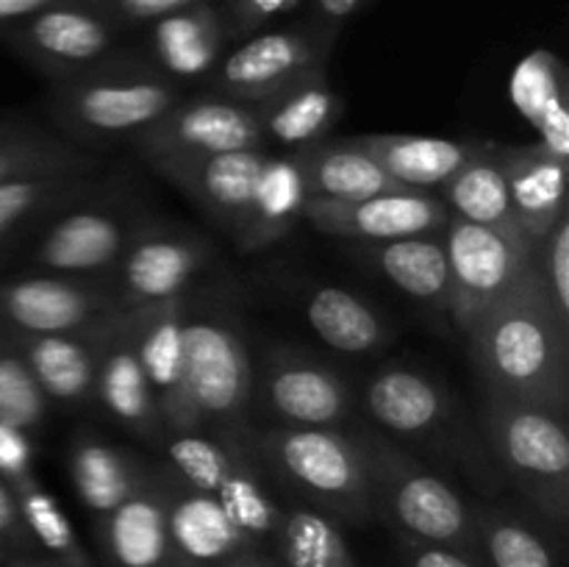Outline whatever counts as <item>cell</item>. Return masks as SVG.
<instances>
[{
    "label": "cell",
    "instance_id": "6da1fadb",
    "mask_svg": "<svg viewBox=\"0 0 569 567\" xmlns=\"http://www.w3.org/2000/svg\"><path fill=\"white\" fill-rule=\"evenodd\" d=\"M461 337L483 392L569 417V320L533 265Z\"/></svg>",
    "mask_w": 569,
    "mask_h": 567
},
{
    "label": "cell",
    "instance_id": "7a4b0ae2",
    "mask_svg": "<svg viewBox=\"0 0 569 567\" xmlns=\"http://www.w3.org/2000/svg\"><path fill=\"white\" fill-rule=\"evenodd\" d=\"M187 94L122 44L89 70L50 83L44 115L64 142L103 156L106 148L131 145Z\"/></svg>",
    "mask_w": 569,
    "mask_h": 567
},
{
    "label": "cell",
    "instance_id": "3957f363",
    "mask_svg": "<svg viewBox=\"0 0 569 567\" xmlns=\"http://www.w3.org/2000/svg\"><path fill=\"white\" fill-rule=\"evenodd\" d=\"M348 431L365 461L376 520L387 523L400 543L453 545L478 554L472 504L448 478L428 470L415 450L361 417Z\"/></svg>",
    "mask_w": 569,
    "mask_h": 567
},
{
    "label": "cell",
    "instance_id": "277c9868",
    "mask_svg": "<svg viewBox=\"0 0 569 567\" xmlns=\"http://www.w3.org/2000/svg\"><path fill=\"white\" fill-rule=\"evenodd\" d=\"M250 445L267 478L339 526L376 520L370 481L348 428H283L250 422Z\"/></svg>",
    "mask_w": 569,
    "mask_h": 567
},
{
    "label": "cell",
    "instance_id": "5b68a950",
    "mask_svg": "<svg viewBox=\"0 0 569 567\" xmlns=\"http://www.w3.org/2000/svg\"><path fill=\"white\" fill-rule=\"evenodd\" d=\"M359 389V417L406 448L456 459L467 476L495 493L492 465L483 459L450 389L431 372L411 365H387L365 378Z\"/></svg>",
    "mask_w": 569,
    "mask_h": 567
},
{
    "label": "cell",
    "instance_id": "8992f818",
    "mask_svg": "<svg viewBox=\"0 0 569 567\" xmlns=\"http://www.w3.org/2000/svg\"><path fill=\"white\" fill-rule=\"evenodd\" d=\"M481 431L495 467L545 523L569 528V434L567 417L542 406L483 392Z\"/></svg>",
    "mask_w": 569,
    "mask_h": 567
},
{
    "label": "cell",
    "instance_id": "52a82bcc",
    "mask_svg": "<svg viewBox=\"0 0 569 567\" xmlns=\"http://www.w3.org/2000/svg\"><path fill=\"white\" fill-rule=\"evenodd\" d=\"M156 459L222 504L259 548L270 545L283 504L272 495V481L250 445V426L242 431L206 426L167 431L156 445Z\"/></svg>",
    "mask_w": 569,
    "mask_h": 567
},
{
    "label": "cell",
    "instance_id": "ba28073f",
    "mask_svg": "<svg viewBox=\"0 0 569 567\" xmlns=\"http://www.w3.org/2000/svg\"><path fill=\"white\" fill-rule=\"evenodd\" d=\"M187 389L198 426L242 431L253 422V370L248 334L222 304L187 298Z\"/></svg>",
    "mask_w": 569,
    "mask_h": 567
},
{
    "label": "cell",
    "instance_id": "9c48e42d",
    "mask_svg": "<svg viewBox=\"0 0 569 567\" xmlns=\"http://www.w3.org/2000/svg\"><path fill=\"white\" fill-rule=\"evenodd\" d=\"M148 211L131 192L100 181L33 237L22 272L109 278Z\"/></svg>",
    "mask_w": 569,
    "mask_h": 567
},
{
    "label": "cell",
    "instance_id": "30bf717a",
    "mask_svg": "<svg viewBox=\"0 0 569 567\" xmlns=\"http://www.w3.org/2000/svg\"><path fill=\"white\" fill-rule=\"evenodd\" d=\"M264 426L350 428L359 420V389L345 372L292 345H270L253 370V415Z\"/></svg>",
    "mask_w": 569,
    "mask_h": 567
},
{
    "label": "cell",
    "instance_id": "8fae6325",
    "mask_svg": "<svg viewBox=\"0 0 569 567\" xmlns=\"http://www.w3.org/2000/svg\"><path fill=\"white\" fill-rule=\"evenodd\" d=\"M333 48L337 39L300 17L233 42L200 89L256 106L309 72L328 70Z\"/></svg>",
    "mask_w": 569,
    "mask_h": 567
},
{
    "label": "cell",
    "instance_id": "7c38bea8",
    "mask_svg": "<svg viewBox=\"0 0 569 567\" xmlns=\"http://www.w3.org/2000/svg\"><path fill=\"white\" fill-rule=\"evenodd\" d=\"M126 37L98 0H61L0 31V42L50 83L94 67Z\"/></svg>",
    "mask_w": 569,
    "mask_h": 567
},
{
    "label": "cell",
    "instance_id": "4fadbf2b",
    "mask_svg": "<svg viewBox=\"0 0 569 567\" xmlns=\"http://www.w3.org/2000/svg\"><path fill=\"white\" fill-rule=\"evenodd\" d=\"M214 259L209 237L200 231L148 217L111 270L109 284L122 309L164 304L192 295L200 272Z\"/></svg>",
    "mask_w": 569,
    "mask_h": 567
},
{
    "label": "cell",
    "instance_id": "5bb4252c",
    "mask_svg": "<svg viewBox=\"0 0 569 567\" xmlns=\"http://www.w3.org/2000/svg\"><path fill=\"white\" fill-rule=\"evenodd\" d=\"M128 148L144 161L198 159L231 150H267L250 103L192 89L159 122L144 128Z\"/></svg>",
    "mask_w": 569,
    "mask_h": 567
},
{
    "label": "cell",
    "instance_id": "9a60e30c",
    "mask_svg": "<svg viewBox=\"0 0 569 567\" xmlns=\"http://www.w3.org/2000/svg\"><path fill=\"white\" fill-rule=\"evenodd\" d=\"M450 272V322L465 334L522 272L531 267V242L450 217L442 231Z\"/></svg>",
    "mask_w": 569,
    "mask_h": 567
},
{
    "label": "cell",
    "instance_id": "2e32d148",
    "mask_svg": "<svg viewBox=\"0 0 569 567\" xmlns=\"http://www.w3.org/2000/svg\"><path fill=\"white\" fill-rule=\"evenodd\" d=\"M120 311L109 278L22 272L0 281V326L14 334L92 331Z\"/></svg>",
    "mask_w": 569,
    "mask_h": 567
},
{
    "label": "cell",
    "instance_id": "e0dca14e",
    "mask_svg": "<svg viewBox=\"0 0 569 567\" xmlns=\"http://www.w3.org/2000/svg\"><path fill=\"white\" fill-rule=\"evenodd\" d=\"M303 220L345 245H376L445 231L450 209L437 192L392 189L359 200L309 198Z\"/></svg>",
    "mask_w": 569,
    "mask_h": 567
},
{
    "label": "cell",
    "instance_id": "ac0fdd59",
    "mask_svg": "<svg viewBox=\"0 0 569 567\" xmlns=\"http://www.w3.org/2000/svg\"><path fill=\"white\" fill-rule=\"evenodd\" d=\"M137 31L142 39L133 42V48L142 53V59L187 92L209 81L214 67L233 44L220 3L167 11Z\"/></svg>",
    "mask_w": 569,
    "mask_h": 567
},
{
    "label": "cell",
    "instance_id": "d6986e66",
    "mask_svg": "<svg viewBox=\"0 0 569 567\" xmlns=\"http://www.w3.org/2000/svg\"><path fill=\"white\" fill-rule=\"evenodd\" d=\"M92 409L150 450H156L167 434L159 404L139 361L128 309L117 315L100 337Z\"/></svg>",
    "mask_w": 569,
    "mask_h": 567
},
{
    "label": "cell",
    "instance_id": "ffe728a7",
    "mask_svg": "<svg viewBox=\"0 0 569 567\" xmlns=\"http://www.w3.org/2000/svg\"><path fill=\"white\" fill-rule=\"evenodd\" d=\"M156 478L176 567H222L244 554L264 550L233 523L222 504L178 478L161 459H156Z\"/></svg>",
    "mask_w": 569,
    "mask_h": 567
},
{
    "label": "cell",
    "instance_id": "44dd1931",
    "mask_svg": "<svg viewBox=\"0 0 569 567\" xmlns=\"http://www.w3.org/2000/svg\"><path fill=\"white\" fill-rule=\"evenodd\" d=\"M270 150H231L198 159L153 161L150 170L178 189L200 215L237 239L248 220L261 165Z\"/></svg>",
    "mask_w": 569,
    "mask_h": 567
},
{
    "label": "cell",
    "instance_id": "7402d4cb",
    "mask_svg": "<svg viewBox=\"0 0 569 567\" xmlns=\"http://www.w3.org/2000/svg\"><path fill=\"white\" fill-rule=\"evenodd\" d=\"M187 298L128 309L139 361L167 431L198 428L187 389V334H183Z\"/></svg>",
    "mask_w": 569,
    "mask_h": 567
},
{
    "label": "cell",
    "instance_id": "603a6c76",
    "mask_svg": "<svg viewBox=\"0 0 569 567\" xmlns=\"http://www.w3.org/2000/svg\"><path fill=\"white\" fill-rule=\"evenodd\" d=\"M103 181V167L31 172L0 183V267L59 211L87 198Z\"/></svg>",
    "mask_w": 569,
    "mask_h": 567
},
{
    "label": "cell",
    "instance_id": "cb8c5ba5",
    "mask_svg": "<svg viewBox=\"0 0 569 567\" xmlns=\"http://www.w3.org/2000/svg\"><path fill=\"white\" fill-rule=\"evenodd\" d=\"M264 148L298 153L331 137L345 115V98L331 87L328 70H317L253 106Z\"/></svg>",
    "mask_w": 569,
    "mask_h": 567
},
{
    "label": "cell",
    "instance_id": "d4e9b609",
    "mask_svg": "<svg viewBox=\"0 0 569 567\" xmlns=\"http://www.w3.org/2000/svg\"><path fill=\"white\" fill-rule=\"evenodd\" d=\"M150 459L111 442L94 426H78L67 442V476L92 520H103L142 484Z\"/></svg>",
    "mask_w": 569,
    "mask_h": 567
},
{
    "label": "cell",
    "instance_id": "484cf974",
    "mask_svg": "<svg viewBox=\"0 0 569 567\" xmlns=\"http://www.w3.org/2000/svg\"><path fill=\"white\" fill-rule=\"evenodd\" d=\"M94 531L111 567H176L156 459H150L142 484L94 523Z\"/></svg>",
    "mask_w": 569,
    "mask_h": 567
},
{
    "label": "cell",
    "instance_id": "4316f807",
    "mask_svg": "<svg viewBox=\"0 0 569 567\" xmlns=\"http://www.w3.org/2000/svg\"><path fill=\"white\" fill-rule=\"evenodd\" d=\"M476 548L487 567H567L565 531L526 504H472Z\"/></svg>",
    "mask_w": 569,
    "mask_h": 567
},
{
    "label": "cell",
    "instance_id": "83f0119b",
    "mask_svg": "<svg viewBox=\"0 0 569 567\" xmlns=\"http://www.w3.org/2000/svg\"><path fill=\"white\" fill-rule=\"evenodd\" d=\"M106 326L78 334L11 331L50 406L67 411L92 409L94 370H98L100 337H103Z\"/></svg>",
    "mask_w": 569,
    "mask_h": 567
},
{
    "label": "cell",
    "instance_id": "f1b7e54d",
    "mask_svg": "<svg viewBox=\"0 0 569 567\" xmlns=\"http://www.w3.org/2000/svg\"><path fill=\"white\" fill-rule=\"evenodd\" d=\"M509 187L511 209L522 237L539 242L561 217H567V159L539 142L495 145Z\"/></svg>",
    "mask_w": 569,
    "mask_h": 567
},
{
    "label": "cell",
    "instance_id": "f546056e",
    "mask_svg": "<svg viewBox=\"0 0 569 567\" xmlns=\"http://www.w3.org/2000/svg\"><path fill=\"white\" fill-rule=\"evenodd\" d=\"M348 250L361 267L378 272L389 287L415 304L439 315L450 311V272L442 231L392 242L348 245Z\"/></svg>",
    "mask_w": 569,
    "mask_h": 567
},
{
    "label": "cell",
    "instance_id": "4dcf8cb0",
    "mask_svg": "<svg viewBox=\"0 0 569 567\" xmlns=\"http://www.w3.org/2000/svg\"><path fill=\"white\" fill-rule=\"evenodd\" d=\"M300 311L311 334L345 356H376L395 339L383 311L359 292L339 284H311L300 289Z\"/></svg>",
    "mask_w": 569,
    "mask_h": 567
},
{
    "label": "cell",
    "instance_id": "1f68e13d",
    "mask_svg": "<svg viewBox=\"0 0 569 567\" xmlns=\"http://www.w3.org/2000/svg\"><path fill=\"white\" fill-rule=\"evenodd\" d=\"M509 98L537 131V142L569 161V78L561 56L550 48L528 50L509 76Z\"/></svg>",
    "mask_w": 569,
    "mask_h": 567
},
{
    "label": "cell",
    "instance_id": "d6a6232c",
    "mask_svg": "<svg viewBox=\"0 0 569 567\" xmlns=\"http://www.w3.org/2000/svg\"><path fill=\"white\" fill-rule=\"evenodd\" d=\"M311 192L295 153H267L250 200L248 220L233 239L242 253H259L281 242L303 222Z\"/></svg>",
    "mask_w": 569,
    "mask_h": 567
},
{
    "label": "cell",
    "instance_id": "836d02e7",
    "mask_svg": "<svg viewBox=\"0 0 569 567\" xmlns=\"http://www.w3.org/2000/svg\"><path fill=\"white\" fill-rule=\"evenodd\" d=\"M392 181L406 189L439 192L467 161L476 139L415 137V133H361L350 137Z\"/></svg>",
    "mask_w": 569,
    "mask_h": 567
},
{
    "label": "cell",
    "instance_id": "e575fe53",
    "mask_svg": "<svg viewBox=\"0 0 569 567\" xmlns=\"http://www.w3.org/2000/svg\"><path fill=\"white\" fill-rule=\"evenodd\" d=\"M437 195L445 200L450 217L456 220L522 237L495 142H476L465 165L439 187Z\"/></svg>",
    "mask_w": 569,
    "mask_h": 567
},
{
    "label": "cell",
    "instance_id": "d590c367",
    "mask_svg": "<svg viewBox=\"0 0 569 567\" xmlns=\"http://www.w3.org/2000/svg\"><path fill=\"white\" fill-rule=\"evenodd\" d=\"M311 198L359 200L372 195L406 189L387 176L350 137H328L311 148L298 150Z\"/></svg>",
    "mask_w": 569,
    "mask_h": 567
},
{
    "label": "cell",
    "instance_id": "8d00e7d4",
    "mask_svg": "<svg viewBox=\"0 0 569 567\" xmlns=\"http://www.w3.org/2000/svg\"><path fill=\"white\" fill-rule=\"evenodd\" d=\"M270 548L278 567H359L342 526L300 500L283 504Z\"/></svg>",
    "mask_w": 569,
    "mask_h": 567
},
{
    "label": "cell",
    "instance_id": "74e56055",
    "mask_svg": "<svg viewBox=\"0 0 569 567\" xmlns=\"http://www.w3.org/2000/svg\"><path fill=\"white\" fill-rule=\"evenodd\" d=\"M103 156L87 153L64 142L56 131L37 126L20 115L0 117V183L31 172L103 167Z\"/></svg>",
    "mask_w": 569,
    "mask_h": 567
},
{
    "label": "cell",
    "instance_id": "f35d334b",
    "mask_svg": "<svg viewBox=\"0 0 569 567\" xmlns=\"http://www.w3.org/2000/svg\"><path fill=\"white\" fill-rule=\"evenodd\" d=\"M14 498L39 554L61 567H98V561L89 556V550L78 539L76 528H72L70 517L64 515L59 500L37 476L20 484L14 489Z\"/></svg>",
    "mask_w": 569,
    "mask_h": 567
},
{
    "label": "cell",
    "instance_id": "ab89813d",
    "mask_svg": "<svg viewBox=\"0 0 569 567\" xmlns=\"http://www.w3.org/2000/svg\"><path fill=\"white\" fill-rule=\"evenodd\" d=\"M53 406L48 404L39 389L26 356L17 348L14 337L6 326H0V420H9L37 437Z\"/></svg>",
    "mask_w": 569,
    "mask_h": 567
},
{
    "label": "cell",
    "instance_id": "60d3db41",
    "mask_svg": "<svg viewBox=\"0 0 569 567\" xmlns=\"http://www.w3.org/2000/svg\"><path fill=\"white\" fill-rule=\"evenodd\" d=\"M531 265L556 311L569 320V215L533 242Z\"/></svg>",
    "mask_w": 569,
    "mask_h": 567
},
{
    "label": "cell",
    "instance_id": "b9f144b4",
    "mask_svg": "<svg viewBox=\"0 0 569 567\" xmlns=\"http://www.w3.org/2000/svg\"><path fill=\"white\" fill-rule=\"evenodd\" d=\"M222 14H226L228 31L233 42L264 28L276 26L281 17L295 14L306 9V0H222Z\"/></svg>",
    "mask_w": 569,
    "mask_h": 567
},
{
    "label": "cell",
    "instance_id": "7bdbcfd3",
    "mask_svg": "<svg viewBox=\"0 0 569 567\" xmlns=\"http://www.w3.org/2000/svg\"><path fill=\"white\" fill-rule=\"evenodd\" d=\"M33 459H37V448H33L31 434L22 431L14 422L0 420V478L11 489L31 481L37 476Z\"/></svg>",
    "mask_w": 569,
    "mask_h": 567
},
{
    "label": "cell",
    "instance_id": "ee69618b",
    "mask_svg": "<svg viewBox=\"0 0 569 567\" xmlns=\"http://www.w3.org/2000/svg\"><path fill=\"white\" fill-rule=\"evenodd\" d=\"M39 554L37 543H33L31 531H28L26 520L17 506L14 489L0 478V567L17 556Z\"/></svg>",
    "mask_w": 569,
    "mask_h": 567
},
{
    "label": "cell",
    "instance_id": "f6af8a7d",
    "mask_svg": "<svg viewBox=\"0 0 569 567\" xmlns=\"http://www.w3.org/2000/svg\"><path fill=\"white\" fill-rule=\"evenodd\" d=\"M111 17H114L117 26L126 33H133L137 28H142L144 22H150L153 17L167 14V11L187 9V6H200V3H222V0H98Z\"/></svg>",
    "mask_w": 569,
    "mask_h": 567
},
{
    "label": "cell",
    "instance_id": "bcb514c9",
    "mask_svg": "<svg viewBox=\"0 0 569 567\" xmlns=\"http://www.w3.org/2000/svg\"><path fill=\"white\" fill-rule=\"evenodd\" d=\"M403 567H487L476 550L437 543H400Z\"/></svg>",
    "mask_w": 569,
    "mask_h": 567
},
{
    "label": "cell",
    "instance_id": "7dc6e473",
    "mask_svg": "<svg viewBox=\"0 0 569 567\" xmlns=\"http://www.w3.org/2000/svg\"><path fill=\"white\" fill-rule=\"evenodd\" d=\"M367 3L370 0H306L303 17L311 26H317L322 33H328V37L339 42L348 22L359 17Z\"/></svg>",
    "mask_w": 569,
    "mask_h": 567
},
{
    "label": "cell",
    "instance_id": "c3c4849f",
    "mask_svg": "<svg viewBox=\"0 0 569 567\" xmlns=\"http://www.w3.org/2000/svg\"><path fill=\"white\" fill-rule=\"evenodd\" d=\"M61 0H0V31Z\"/></svg>",
    "mask_w": 569,
    "mask_h": 567
},
{
    "label": "cell",
    "instance_id": "681fc988",
    "mask_svg": "<svg viewBox=\"0 0 569 567\" xmlns=\"http://www.w3.org/2000/svg\"><path fill=\"white\" fill-rule=\"evenodd\" d=\"M222 567H278V565L272 561V556L267 554V550H253V554L239 556V559L228 561V565H222Z\"/></svg>",
    "mask_w": 569,
    "mask_h": 567
},
{
    "label": "cell",
    "instance_id": "f907efd6",
    "mask_svg": "<svg viewBox=\"0 0 569 567\" xmlns=\"http://www.w3.org/2000/svg\"><path fill=\"white\" fill-rule=\"evenodd\" d=\"M3 567H37V554L31 556H17V559H9Z\"/></svg>",
    "mask_w": 569,
    "mask_h": 567
},
{
    "label": "cell",
    "instance_id": "816d5d0a",
    "mask_svg": "<svg viewBox=\"0 0 569 567\" xmlns=\"http://www.w3.org/2000/svg\"><path fill=\"white\" fill-rule=\"evenodd\" d=\"M37 567H61V565H56V561L48 559V556L37 554Z\"/></svg>",
    "mask_w": 569,
    "mask_h": 567
}]
</instances>
